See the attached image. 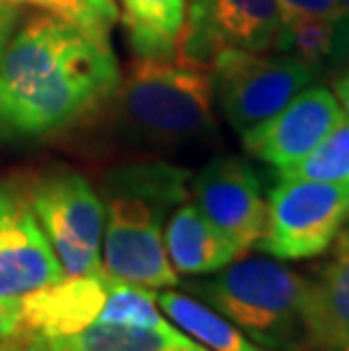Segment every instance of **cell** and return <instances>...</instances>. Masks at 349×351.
Instances as JSON below:
<instances>
[{
  "label": "cell",
  "mask_w": 349,
  "mask_h": 351,
  "mask_svg": "<svg viewBox=\"0 0 349 351\" xmlns=\"http://www.w3.org/2000/svg\"><path fill=\"white\" fill-rule=\"evenodd\" d=\"M189 293L225 315L268 351H311L306 328V276L274 256H239Z\"/></svg>",
  "instance_id": "cell-4"
},
{
  "label": "cell",
  "mask_w": 349,
  "mask_h": 351,
  "mask_svg": "<svg viewBox=\"0 0 349 351\" xmlns=\"http://www.w3.org/2000/svg\"><path fill=\"white\" fill-rule=\"evenodd\" d=\"M304 315L311 351H349V231H340L331 256L306 276Z\"/></svg>",
  "instance_id": "cell-13"
},
{
  "label": "cell",
  "mask_w": 349,
  "mask_h": 351,
  "mask_svg": "<svg viewBox=\"0 0 349 351\" xmlns=\"http://www.w3.org/2000/svg\"><path fill=\"white\" fill-rule=\"evenodd\" d=\"M213 93L234 132H252L320 75L286 52L222 50L211 62Z\"/></svg>",
  "instance_id": "cell-5"
},
{
  "label": "cell",
  "mask_w": 349,
  "mask_h": 351,
  "mask_svg": "<svg viewBox=\"0 0 349 351\" xmlns=\"http://www.w3.org/2000/svg\"><path fill=\"white\" fill-rule=\"evenodd\" d=\"M157 304L180 331L209 351H268L250 340L225 315L193 295L163 288L157 293Z\"/></svg>",
  "instance_id": "cell-16"
},
{
  "label": "cell",
  "mask_w": 349,
  "mask_h": 351,
  "mask_svg": "<svg viewBox=\"0 0 349 351\" xmlns=\"http://www.w3.org/2000/svg\"><path fill=\"white\" fill-rule=\"evenodd\" d=\"M29 208L66 274L102 272L105 204L88 179L75 170H57L36 179Z\"/></svg>",
  "instance_id": "cell-7"
},
{
  "label": "cell",
  "mask_w": 349,
  "mask_h": 351,
  "mask_svg": "<svg viewBox=\"0 0 349 351\" xmlns=\"http://www.w3.org/2000/svg\"><path fill=\"white\" fill-rule=\"evenodd\" d=\"M109 290V274H66L21 297V322L25 335L34 338H66L82 333L98 322Z\"/></svg>",
  "instance_id": "cell-12"
},
{
  "label": "cell",
  "mask_w": 349,
  "mask_h": 351,
  "mask_svg": "<svg viewBox=\"0 0 349 351\" xmlns=\"http://www.w3.org/2000/svg\"><path fill=\"white\" fill-rule=\"evenodd\" d=\"M274 50L300 59L317 75H338L349 62V25H338L315 16L281 21Z\"/></svg>",
  "instance_id": "cell-17"
},
{
  "label": "cell",
  "mask_w": 349,
  "mask_h": 351,
  "mask_svg": "<svg viewBox=\"0 0 349 351\" xmlns=\"http://www.w3.org/2000/svg\"><path fill=\"white\" fill-rule=\"evenodd\" d=\"M14 3L39 7L50 16L66 21L98 39H109L111 27L118 21V7L114 0H14Z\"/></svg>",
  "instance_id": "cell-21"
},
{
  "label": "cell",
  "mask_w": 349,
  "mask_h": 351,
  "mask_svg": "<svg viewBox=\"0 0 349 351\" xmlns=\"http://www.w3.org/2000/svg\"><path fill=\"white\" fill-rule=\"evenodd\" d=\"M21 331H23V322H21V300L0 297V338L3 340L19 338Z\"/></svg>",
  "instance_id": "cell-23"
},
{
  "label": "cell",
  "mask_w": 349,
  "mask_h": 351,
  "mask_svg": "<svg viewBox=\"0 0 349 351\" xmlns=\"http://www.w3.org/2000/svg\"><path fill=\"white\" fill-rule=\"evenodd\" d=\"M277 177H302L349 186V118H345L315 150Z\"/></svg>",
  "instance_id": "cell-20"
},
{
  "label": "cell",
  "mask_w": 349,
  "mask_h": 351,
  "mask_svg": "<svg viewBox=\"0 0 349 351\" xmlns=\"http://www.w3.org/2000/svg\"><path fill=\"white\" fill-rule=\"evenodd\" d=\"M121 71L109 39L55 16H34L0 57V125L39 136L105 102Z\"/></svg>",
  "instance_id": "cell-1"
},
{
  "label": "cell",
  "mask_w": 349,
  "mask_h": 351,
  "mask_svg": "<svg viewBox=\"0 0 349 351\" xmlns=\"http://www.w3.org/2000/svg\"><path fill=\"white\" fill-rule=\"evenodd\" d=\"M7 199H10V193L0 189V213H3V208H5V204H7Z\"/></svg>",
  "instance_id": "cell-27"
},
{
  "label": "cell",
  "mask_w": 349,
  "mask_h": 351,
  "mask_svg": "<svg viewBox=\"0 0 349 351\" xmlns=\"http://www.w3.org/2000/svg\"><path fill=\"white\" fill-rule=\"evenodd\" d=\"M95 324L136 326V328H163L173 324L163 315L157 304V290L118 281L109 276L107 300Z\"/></svg>",
  "instance_id": "cell-19"
},
{
  "label": "cell",
  "mask_w": 349,
  "mask_h": 351,
  "mask_svg": "<svg viewBox=\"0 0 349 351\" xmlns=\"http://www.w3.org/2000/svg\"><path fill=\"white\" fill-rule=\"evenodd\" d=\"M191 195L243 254L256 247L265 227V197L254 166L241 156H215L191 175Z\"/></svg>",
  "instance_id": "cell-9"
},
{
  "label": "cell",
  "mask_w": 349,
  "mask_h": 351,
  "mask_svg": "<svg viewBox=\"0 0 349 351\" xmlns=\"http://www.w3.org/2000/svg\"><path fill=\"white\" fill-rule=\"evenodd\" d=\"M343 3H345V5H347V7H349V0H343Z\"/></svg>",
  "instance_id": "cell-29"
},
{
  "label": "cell",
  "mask_w": 349,
  "mask_h": 351,
  "mask_svg": "<svg viewBox=\"0 0 349 351\" xmlns=\"http://www.w3.org/2000/svg\"><path fill=\"white\" fill-rule=\"evenodd\" d=\"M343 231H349V218H347V222H345V227H343Z\"/></svg>",
  "instance_id": "cell-28"
},
{
  "label": "cell",
  "mask_w": 349,
  "mask_h": 351,
  "mask_svg": "<svg viewBox=\"0 0 349 351\" xmlns=\"http://www.w3.org/2000/svg\"><path fill=\"white\" fill-rule=\"evenodd\" d=\"M345 121L336 93L329 86H306L265 123L243 134V147L258 161L268 163L277 175L300 163Z\"/></svg>",
  "instance_id": "cell-10"
},
{
  "label": "cell",
  "mask_w": 349,
  "mask_h": 351,
  "mask_svg": "<svg viewBox=\"0 0 349 351\" xmlns=\"http://www.w3.org/2000/svg\"><path fill=\"white\" fill-rule=\"evenodd\" d=\"M333 93H336V98L340 102V107H343L345 116L349 118V80H343V77L333 80Z\"/></svg>",
  "instance_id": "cell-25"
},
{
  "label": "cell",
  "mask_w": 349,
  "mask_h": 351,
  "mask_svg": "<svg viewBox=\"0 0 349 351\" xmlns=\"http://www.w3.org/2000/svg\"><path fill=\"white\" fill-rule=\"evenodd\" d=\"M211 66L175 52L173 57H134L107 98V125L118 147L177 154L211 147L218 138Z\"/></svg>",
  "instance_id": "cell-2"
},
{
  "label": "cell",
  "mask_w": 349,
  "mask_h": 351,
  "mask_svg": "<svg viewBox=\"0 0 349 351\" xmlns=\"http://www.w3.org/2000/svg\"><path fill=\"white\" fill-rule=\"evenodd\" d=\"M100 193L105 274L150 290L175 288L180 276L168 261L163 227L168 215L189 199V170L166 159L125 161L107 170Z\"/></svg>",
  "instance_id": "cell-3"
},
{
  "label": "cell",
  "mask_w": 349,
  "mask_h": 351,
  "mask_svg": "<svg viewBox=\"0 0 349 351\" xmlns=\"http://www.w3.org/2000/svg\"><path fill=\"white\" fill-rule=\"evenodd\" d=\"M0 351H21L19 338H12V340H3V338H0Z\"/></svg>",
  "instance_id": "cell-26"
},
{
  "label": "cell",
  "mask_w": 349,
  "mask_h": 351,
  "mask_svg": "<svg viewBox=\"0 0 349 351\" xmlns=\"http://www.w3.org/2000/svg\"><path fill=\"white\" fill-rule=\"evenodd\" d=\"M19 10L14 0H0V57L7 48V43L12 41L14 29H16Z\"/></svg>",
  "instance_id": "cell-24"
},
{
  "label": "cell",
  "mask_w": 349,
  "mask_h": 351,
  "mask_svg": "<svg viewBox=\"0 0 349 351\" xmlns=\"http://www.w3.org/2000/svg\"><path fill=\"white\" fill-rule=\"evenodd\" d=\"M277 7L281 21L315 16L338 25H349V7L343 0H277Z\"/></svg>",
  "instance_id": "cell-22"
},
{
  "label": "cell",
  "mask_w": 349,
  "mask_h": 351,
  "mask_svg": "<svg viewBox=\"0 0 349 351\" xmlns=\"http://www.w3.org/2000/svg\"><path fill=\"white\" fill-rule=\"evenodd\" d=\"M279 29L277 0H191L177 52L211 66L222 50H274Z\"/></svg>",
  "instance_id": "cell-8"
},
{
  "label": "cell",
  "mask_w": 349,
  "mask_h": 351,
  "mask_svg": "<svg viewBox=\"0 0 349 351\" xmlns=\"http://www.w3.org/2000/svg\"><path fill=\"white\" fill-rule=\"evenodd\" d=\"M123 7L134 57L175 55L186 0H123Z\"/></svg>",
  "instance_id": "cell-18"
},
{
  "label": "cell",
  "mask_w": 349,
  "mask_h": 351,
  "mask_svg": "<svg viewBox=\"0 0 349 351\" xmlns=\"http://www.w3.org/2000/svg\"><path fill=\"white\" fill-rule=\"evenodd\" d=\"M277 179L265 199V227L256 247L279 261L320 256L349 218V186L302 177Z\"/></svg>",
  "instance_id": "cell-6"
},
{
  "label": "cell",
  "mask_w": 349,
  "mask_h": 351,
  "mask_svg": "<svg viewBox=\"0 0 349 351\" xmlns=\"http://www.w3.org/2000/svg\"><path fill=\"white\" fill-rule=\"evenodd\" d=\"M66 276L32 208L10 195L0 213V297L21 300Z\"/></svg>",
  "instance_id": "cell-11"
},
{
  "label": "cell",
  "mask_w": 349,
  "mask_h": 351,
  "mask_svg": "<svg viewBox=\"0 0 349 351\" xmlns=\"http://www.w3.org/2000/svg\"><path fill=\"white\" fill-rule=\"evenodd\" d=\"M163 245L173 270L186 276L213 274L243 256V252L189 202L168 215L163 227Z\"/></svg>",
  "instance_id": "cell-14"
},
{
  "label": "cell",
  "mask_w": 349,
  "mask_h": 351,
  "mask_svg": "<svg viewBox=\"0 0 349 351\" xmlns=\"http://www.w3.org/2000/svg\"><path fill=\"white\" fill-rule=\"evenodd\" d=\"M19 347L21 351H209L175 324L163 328L93 324L66 338H34L21 333Z\"/></svg>",
  "instance_id": "cell-15"
}]
</instances>
